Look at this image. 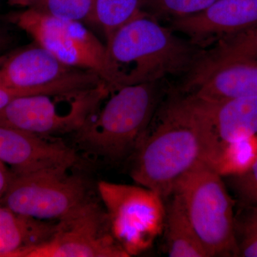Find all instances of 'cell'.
<instances>
[{
	"mask_svg": "<svg viewBox=\"0 0 257 257\" xmlns=\"http://www.w3.org/2000/svg\"><path fill=\"white\" fill-rule=\"evenodd\" d=\"M215 140L209 123L189 95L171 99L157 109L133 155L131 177L164 201L181 177L197 164H209Z\"/></svg>",
	"mask_w": 257,
	"mask_h": 257,
	"instance_id": "cell-1",
	"label": "cell"
},
{
	"mask_svg": "<svg viewBox=\"0 0 257 257\" xmlns=\"http://www.w3.org/2000/svg\"><path fill=\"white\" fill-rule=\"evenodd\" d=\"M111 89L191 70L199 54L143 10L106 40Z\"/></svg>",
	"mask_w": 257,
	"mask_h": 257,
	"instance_id": "cell-2",
	"label": "cell"
},
{
	"mask_svg": "<svg viewBox=\"0 0 257 257\" xmlns=\"http://www.w3.org/2000/svg\"><path fill=\"white\" fill-rule=\"evenodd\" d=\"M160 81L110 89L75 135L77 143L112 162L133 157L162 99Z\"/></svg>",
	"mask_w": 257,
	"mask_h": 257,
	"instance_id": "cell-3",
	"label": "cell"
},
{
	"mask_svg": "<svg viewBox=\"0 0 257 257\" xmlns=\"http://www.w3.org/2000/svg\"><path fill=\"white\" fill-rule=\"evenodd\" d=\"M174 192L182 199L209 256H237L234 202L223 177L202 162L179 179Z\"/></svg>",
	"mask_w": 257,
	"mask_h": 257,
	"instance_id": "cell-4",
	"label": "cell"
},
{
	"mask_svg": "<svg viewBox=\"0 0 257 257\" xmlns=\"http://www.w3.org/2000/svg\"><path fill=\"white\" fill-rule=\"evenodd\" d=\"M109 91V86L102 82L87 89L20 96L0 110V123L46 138L74 134Z\"/></svg>",
	"mask_w": 257,
	"mask_h": 257,
	"instance_id": "cell-5",
	"label": "cell"
},
{
	"mask_svg": "<svg viewBox=\"0 0 257 257\" xmlns=\"http://www.w3.org/2000/svg\"><path fill=\"white\" fill-rule=\"evenodd\" d=\"M5 18L64 64L92 71L111 87L106 47L81 22L57 18L34 8Z\"/></svg>",
	"mask_w": 257,
	"mask_h": 257,
	"instance_id": "cell-6",
	"label": "cell"
},
{
	"mask_svg": "<svg viewBox=\"0 0 257 257\" xmlns=\"http://www.w3.org/2000/svg\"><path fill=\"white\" fill-rule=\"evenodd\" d=\"M98 192L104 204L111 234L128 256L149 249L165 226V201L143 186L101 181Z\"/></svg>",
	"mask_w": 257,
	"mask_h": 257,
	"instance_id": "cell-7",
	"label": "cell"
},
{
	"mask_svg": "<svg viewBox=\"0 0 257 257\" xmlns=\"http://www.w3.org/2000/svg\"><path fill=\"white\" fill-rule=\"evenodd\" d=\"M102 82L94 72L64 64L35 42L0 56V85L28 95L87 89Z\"/></svg>",
	"mask_w": 257,
	"mask_h": 257,
	"instance_id": "cell-8",
	"label": "cell"
},
{
	"mask_svg": "<svg viewBox=\"0 0 257 257\" xmlns=\"http://www.w3.org/2000/svg\"><path fill=\"white\" fill-rule=\"evenodd\" d=\"M68 171L45 170L12 173L3 206L24 215L43 220H60L87 202L82 179Z\"/></svg>",
	"mask_w": 257,
	"mask_h": 257,
	"instance_id": "cell-9",
	"label": "cell"
},
{
	"mask_svg": "<svg viewBox=\"0 0 257 257\" xmlns=\"http://www.w3.org/2000/svg\"><path fill=\"white\" fill-rule=\"evenodd\" d=\"M115 239L107 214L87 200L57 223L55 234L28 257H128Z\"/></svg>",
	"mask_w": 257,
	"mask_h": 257,
	"instance_id": "cell-10",
	"label": "cell"
},
{
	"mask_svg": "<svg viewBox=\"0 0 257 257\" xmlns=\"http://www.w3.org/2000/svg\"><path fill=\"white\" fill-rule=\"evenodd\" d=\"M78 157L55 138H46L0 123V161L16 175L45 170H64Z\"/></svg>",
	"mask_w": 257,
	"mask_h": 257,
	"instance_id": "cell-11",
	"label": "cell"
},
{
	"mask_svg": "<svg viewBox=\"0 0 257 257\" xmlns=\"http://www.w3.org/2000/svg\"><path fill=\"white\" fill-rule=\"evenodd\" d=\"M257 25V0H218L197 14L175 19L172 30L193 42H205L236 35Z\"/></svg>",
	"mask_w": 257,
	"mask_h": 257,
	"instance_id": "cell-12",
	"label": "cell"
},
{
	"mask_svg": "<svg viewBox=\"0 0 257 257\" xmlns=\"http://www.w3.org/2000/svg\"><path fill=\"white\" fill-rule=\"evenodd\" d=\"M189 94L208 100L257 96V60L195 64Z\"/></svg>",
	"mask_w": 257,
	"mask_h": 257,
	"instance_id": "cell-13",
	"label": "cell"
},
{
	"mask_svg": "<svg viewBox=\"0 0 257 257\" xmlns=\"http://www.w3.org/2000/svg\"><path fill=\"white\" fill-rule=\"evenodd\" d=\"M189 95L207 119L214 135L215 152L212 159L224 144L256 135L257 96L208 100Z\"/></svg>",
	"mask_w": 257,
	"mask_h": 257,
	"instance_id": "cell-14",
	"label": "cell"
},
{
	"mask_svg": "<svg viewBox=\"0 0 257 257\" xmlns=\"http://www.w3.org/2000/svg\"><path fill=\"white\" fill-rule=\"evenodd\" d=\"M57 223L0 207V256H28L53 237Z\"/></svg>",
	"mask_w": 257,
	"mask_h": 257,
	"instance_id": "cell-15",
	"label": "cell"
},
{
	"mask_svg": "<svg viewBox=\"0 0 257 257\" xmlns=\"http://www.w3.org/2000/svg\"><path fill=\"white\" fill-rule=\"evenodd\" d=\"M166 249L171 257H209L189 220L183 202L174 192L165 201Z\"/></svg>",
	"mask_w": 257,
	"mask_h": 257,
	"instance_id": "cell-16",
	"label": "cell"
},
{
	"mask_svg": "<svg viewBox=\"0 0 257 257\" xmlns=\"http://www.w3.org/2000/svg\"><path fill=\"white\" fill-rule=\"evenodd\" d=\"M257 159V136L224 144L209 166L221 177H234L247 172Z\"/></svg>",
	"mask_w": 257,
	"mask_h": 257,
	"instance_id": "cell-17",
	"label": "cell"
},
{
	"mask_svg": "<svg viewBox=\"0 0 257 257\" xmlns=\"http://www.w3.org/2000/svg\"><path fill=\"white\" fill-rule=\"evenodd\" d=\"M244 60H257V25L221 39L213 50L199 55L195 64H215Z\"/></svg>",
	"mask_w": 257,
	"mask_h": 257,
	"instance_id": "cell-18",
	"label": "cell"
},
{
	"mask_svg": "<svg viewBox=\"0 0 257 257\" xmlns=\"http://www.w3.org/2000/svg\"><path fill=\"white\" fill-rule=\"evenodd\" d=\"M142 0H94L89 23L102 30L106 40L141 11Z\"/></svg>",
	"mask_w": 257,
	"mask_h": 257,
	"instance_id": "cell-19",
	"label": "cell"
},
{
	"mask_svg": "<svg viewBox=\"0 0 257 257\" xmlns=\"http://www.w3.org/2000/svg\"><path fill=\"white\" fill-rule=\"evenodd\" d=\"M234 228L237 256L257 257V207L240 204Z\"/></svg>",
	"mask_w": 257,
	"mask_h": 257,
	"instance_id": "cell-20",
	"label": "cell"
},
{
	"mask_svg": "<svg viewBox=\"0 0 257 257\" xmlns=\"http://www.w3.org/2000/svg\"><path fill=\"white\" fill-rule=\"evenodd\" d=\"M94 0H39L32 8L42 13L74 21L89 22Z\"/></svg>",
	"mask_w": 257,
	"mask_h": 257,
	"instance_id": "cell-21",
	"label": "cell"
},
{
	"mask_svg": "<svg viewBox=\"0 0 257 257\" xmlns=\"http://www.w3.org/2000/svg\"><path fill=\"white\" fill-rule=\"evenodd\" d=\"M218 0H142V5L152 13V17L164 15L177 19L197 14Z\"/></svg>",
	"mask_w": 257,
	"mask_h": 257,
	"instance_id": "cell-22",
	"label": "cell"
},
{
	"mask_svg": "<svg viewBox=\"0 0 257 257\" xmlns=\"http://www.w3.org/2000/svg\"><path fill=\"white\" fill-rule=\"evenodd\" d=\"M241 205L257 207V159L243 175L225 177Z\"/></svg>",
	"mask_w": 257,
	"mask_h": 257,
	"instance_id": "cell-23",
	"label": "cell"
},
{
	"mask_svg": "<svg viewBox=\"0 0 257 257\" xmlns=\"http://www.w3.org/2000/svg\"><path fill=\"white\" fill-rule=\"evenodd\" d=\"M18 30L5 18H0V56L16 47Z\"/></svg>",
	"mask_w": 257,
	"mask_h": 257,
	"instance_id": "cell-24",
	"label": "cell"
},
{
	"mask_svg": "<svg viewBox=\"0 0 257 257\" xmlns=\"http://www.w3.org/2000/svg\"><path fill=\"white\" fill-rule=\"evenodd\" d=\"M30 96L26 93L14 89H8L0 85V110L5 107L12 101L20 96Z\"/></svg>",
	"mask_w": 257,
	"mask_h": 257,
	"instance_id": "cell-25",
	"label": "cell"
},
{
	"mask_svg": "<svg viewBox=\"0 0 257 257\" xmlns=\"http://www.w3.org/2000/svg\"><path fill=\"white\" fill-rule=\"evenodd\" d=\"M11 178V171L8 170V166L0 161V202L9 187Z\"/></svg>",
	"mask_w": 257,
	"mask_h": 257,
	"instance_id": "cell-26",
	"label": "cell"
},
{
	"mask_svg": "<svg viewBox=\"0 0 257 257\" xmlns=\"http://www.w3.org/2000/svg\"><path fill=\"white\" fill-rule=\"evenodd\" d=\"M8 4L23 8H32L39 0H5Z\"/></svg>",
	"mask_w": 257,
	"mask_h": 257,
	"instance_id": "cell-27",
	"label": "cell"
}]
</instances>
